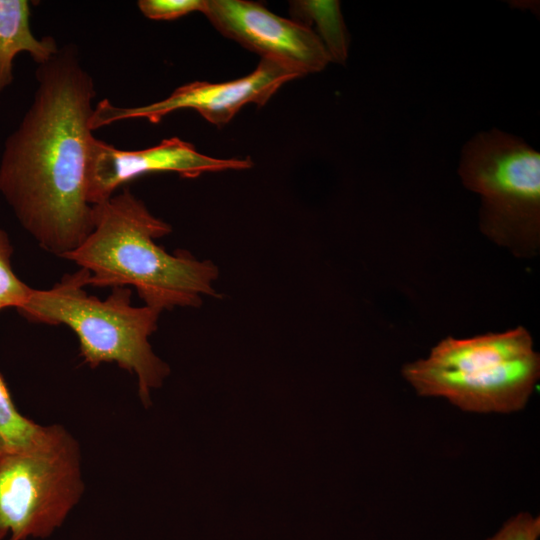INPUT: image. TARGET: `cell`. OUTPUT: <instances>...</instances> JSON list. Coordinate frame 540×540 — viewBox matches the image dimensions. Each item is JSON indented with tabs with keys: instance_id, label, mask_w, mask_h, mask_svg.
<instances>
[{
	"instance_id": "5b68a950",
	"label": "cell",
	"mask_w": 540,
	"mask_h": 540,
	"mask_svg": "<svg viewBox=\"0 0 540 540\" xmlns=\"http://www.w3.org/2000/svg\"><path fill=\"white\" fill-rule=\"evenodd\" d=\"M457 173L480 198V232L521 259L540 252V153L524 139L492 128L463 146Z\"/></svg>"
},
{
	"instance_id": "2e32d148",
	"label": "cell",
	"mask_w": 540,
	"mask_h": 540,
	"mask_svg": "<svg viewBox=\"0 0 540 540\" xmlns=\"http://www.w3.org/2000/svg\"><path fill=\"white\" fill-rule=\"evenodd\" d=\"M6 308V306L0 301V310Z\"/></svg>"
},
{
	"instance_id": "9c48e42d",
	"label": "cell",
	"mask_w": 540,
	"mask_h": 540,
	"mask_svg": "<svg viewBox=\"0 0 540 540\" xmlns=\"http://www.w3.org/2000/svg\"><path fill=\"white\" fill-rule=\"evenodd\" d=\"M252 166L250 158L207 156L177 137L135 151L120 150L93 137L87 165L86 196L92 206L102 203L121 185L150 173L175 172L184 178H196L207 172L243 170Z\"/></svg>"
},
{
	"instance_id": "52a82bcc",
	"label": "cell",
	"mask_w": 540,
	"mask_h": 540,
	"mask_svg": "<svg viewBox=\"0 0 540 540\" xmlns=\"http://www.w3.org/2000/svg\"><path fill=\"white\" fill-rule=\"evenodd\" d=\"M301 76L270 60L261 59L250 74L228 82L196 81L175 89L167 98L149 105L122 108L100 101L93 110L89 126L93 131L116 121L145 118L153 124L180 109H193L208 122L223 126L246 104L264 105L285 83Z\"/></svg>"
},
{
	"instance_id": "30bf717a",
	"label": "cell",
	"mask_w": 540,
	"mask_h": 540,
	"mask_svg": "<svg viewBox=\"0 0 540 540\" xmlns=\"http://www.w3.org/2000/svg\"><path fill=\"white\" fill-rule=\"evenodd\" d=\"M55 39H37L30 29V3L27 0H0V93L13 82V61L27 52L39 65L55 56Z\"/></svg>"
},
{
	"instance_id": "277c9868",
	"label": "cell",
	"mask_w": 540,
	"mask_h": 540,
	"mask_svg": "<svg viewBox=\"0 0 540 540\" xmlns=\"http://www.w3.org/2000/svg\"><path fill=\"white\" fill-rule=\"evenodd\" d=\"M88 272L79 269L49 289L31 288L17 310L33 322L65 325L77 336L80 353L91 368L116 363L137 376L139 397L147 408L150 392L169 375V366L152 350L149 337L157 330L160 311L133 306L131 290L115 287L106 299L89 295Z\"/></svg>"
},
{
	"instance_id": "8fae6325",
	"label": "cell",
	"mask_w": 540,
	"mask_h": 540,
	"mask_svg": "<svg viewBox=\"0 0 540 540\" xmlns=\"http://www.w3.org/2000/svg\"><path fill=\"white\" fill-rule=\"evenodd\" d=\"M296 21L310 28L315 24L330 62L344 64L348 56L349 34L337 0H300L290 2Z\"/></svg>"
},
{
	"instance_id": "3957f363",
	"label": "cell",
	"mask_w": 540,
	"mask_h": 540,
	"mask_svg": "<svg viewBox=\"0 0 540 540\" xmlns=\"http://www.w3.org/2000/svg\"><path fill=\"white\" fill-rule=\"evenodd\" d=\"M402 377L422 397L443 398L465 412L508 414L526 407L540 378L530 332L517 326L468 338L447 336Z\"/></svg>"
},
{
	"instance_id": "9a60e30c",
	"label": "cell",
	"mask_w": 540,
	"mask_h": 540,
	"mask_svg": "<svg viewBox=\"0 0 540 540\" xmlns=\"http://www.w3.org/2000/svg\"><path fill=\"white\" fill-rule=\"evenodd\" d=\"M540 518L528 512H521L508 519L503 526L487 540H538Z\"/></svg>"
},
{
	"instance_id": "7c38bea8",
	"label": "cell",
	"mask_w": 540,
	"mask_h": 540,
	"mask_svg": "<svg viewBox=\"0 0 540 540\" xmlns=\"http://www.w3.org/2000/svg\"><path fill=\"white\" fill-rule=\"evenodd\" d=\"M51 426L39 425L17 410L0 374V453L29 448L43 442Z\"/></svg>"
},
{
	"instance_id": "4fadbf2b",
	"label": "cell",
	"mask_w": 540,
	"mask_h": 540,
	"mask_svg": "<svg viewBox=\"0 0 540 540\" xmlns=\"http://www.w3.org/2000/svg\"><path fill=\"white\" fill-rule=\"evenodd\" d=\"M13 248L6 232L0 228V301L7 307L20 308L26 301L31 287L14 273L11 256Z\"/></svg>"
},
{
	"instance_id": "5bb4252c",
	"label": "cell",
	"mask_w": 540,
	"mask_h": 540,
	"mask_svg": "<svg viewBox=\"0 0 540 540\" xmlns=\"http://www.w3.org/2000/svg\"><path fill=\"white\" fill-rule=\"evenodd\" d=\"M142 14L152 20H174L192 12L203 13L206 0H140Z\"/></svg>"
},
{
	"instance_id": "6da1fadb",
	"label": "cell",
	"mask_w": 540,
	"mask_h": 540,
	"mask_svg": "<svg viewBox=\"0 0 540 540\" xmlns=\"http://www.w3.org/2000/svg\"><path fill=\"white\" fill-rule=\"evenodd\" d=\"M36 78L33 102L4 143L0 193L38 244L63 257L93 229L86 195L96 91L73 45L39 65Z\"/></svg>"
},
{
	"instance_id": "ba28073f",
	"label": "cell",
	"mask_w": 540,
	"mask_h": 540,
	"mask_svg": "<svg viewBox=\"0 0 540 540\" xmlns=\"http://www.w3.org/2000/svg\"><path fill=\"white\" fill-rule=\"evenodd\" d=\"M203 14L225 37L301 77L323 70L330 62L312 28L278 16L258 2L206 0Z\"/></svg>"
},
{
	"instance_id": "7a4b0ae2",
	"label": "cell",
	"mask_w": 540,
	"mask_h": 540,
	"mask_svg": "<svg viewBox=\"0 0 540 540\" xmlns=\"http://www.w3.org/2000/svg\"><path fill=\"white\" fill-rule=\"evenodd\" d=\"M93 229L62 258L88 272L87 285L136 289L144 305L160 312L198 307L215 296L219 271L210 260L190 253L171 254L155 240L172 228L154 216L128 188L93 205Z\"/></svg>"
},
{
	"instance_id": "8992f818",
	"label": "cell",
	"mask_w": 540,
	"mask_h": 540,
	"mask_svg": "<svg viewBox=\"0 0 540 540\" xmlns=\"http://www.w3.org/2000/svg\"><path fill=\"white\" fill-rule=\"evenodd\" d=\"M80 448L54 424L41 443L0 453V540L51 536L79 502Z\"/></svg>"
}]
</instances>
